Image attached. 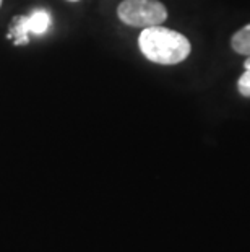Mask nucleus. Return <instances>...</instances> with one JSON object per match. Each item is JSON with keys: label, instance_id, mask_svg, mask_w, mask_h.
<instances>
[{"label": "nucleus", "instance_id": "f257e3e1", "mask_svg": "<svg viewBox=\"0 0 250 252\" xmlns=\"http://www.w3.org/2000/svg\"><path fill=\"white\" fill-rule=\"evenodd\" d=\"M138 46L148 61L159 65H175L189 57L190 42L184 34L177 31L163 28V26H150L143 28Z\"/></svg>", "mask_w": 250, "mask_h": 252}, {"label": "nucleus", "instance_id": "f03ea898", "mask_svg": "<svg viewBox=\"0 0 250 252\" xmlns=\"http://www.w3.org/2000/svg\"><path fill=\"white\" fill-rule=\"evenodd\" d=\"M117 15L129 26L150 28L166 21L167 10L158 0H124L117 8Z\"/></svg>", "mask_w": 250, "mask_h": 252}, {"label": "nucleus", "instance_id": "7ed1b4c3", "mask_svg": "<svg viewBox=\"0 0 250 252\" xmlns=\"http://www.w3.org/2000/svg\"><path fill=\"white\" fill-rule=\"evenodd\" d=\"M20 25H17L15 28V36L21 37V39L17 41V44H21V42H28V37L26 34L28 33H36V34H44L47 30H49L51 25V17L49 13L44 12V10H38L34 12L31 17L28 18H18Z\"/></svg>", "mask_w": 250, "mask_h": 252}, {"label": "nucleus", "instance_id": "20e7f679", "mask_svg": "<svg viewBox=\"0 0 250 252\" xmlns=\"http://www.w3.org/2000/svg\"><path fill=\"white\" fill-rule=\"evenodd\" d=\"M232 49L237 54L250 57V23L232 36Z\"/></svg>", "mask_w": 250, "mask_h": 252}, {"label": "nucleus", "instance_id": "39448f33", "mask_svg": "<svg viewBox=\"0 0 250 252\" xmlns=\"http://www.w3.org/2000/svg\"><path fill=\"white\" fill-rule=\"evenodd\" d=\"M239 91L242 96L250 98V70H246L242 73V77L239 78Z\"/></svg>", "mask_w": 250, "mask_h": 252}, {"label": "nucleus", "instance_id": "423d86ee", "mask_svg": "<svg viewBox=\"0 0 250 252\" xmlns=\"http://www.w3.org/2000/svg\"><path fill=\"white\" fill-rule=\"evenodd\" d=\"M244 65H246V70H250V57H247V61H246Z\"/></svg>", "mask_w": 250, "mask_h": 252}, {"label": "nucleus", "instance_id": "0eeeda50", "mask_svg": "<svg viewBox=\"0 0 250 252\" xmlns=\"http://www.w3.org/2000/svg\"><path fill=\"white\" fill-rule=\"evenodd\" d=\"M70 2H78V0H70Z\"/></svg>", "mask_w": 250, "mask_h": 252}, {"label": "nucleus", "instance_id": "6e6552de", "mask_svg": "<svg viewBox=\"0 0 250 252\" xmlns=\"http://www.w3.org/2000/svg\"><path fill=\"white\" fill-rule=\"evenodd\" d=\"M0 5H2V0H0Z\"/></svg>", "mask_w": 250, "mask_h": 252}]
</instances>
